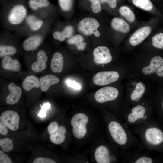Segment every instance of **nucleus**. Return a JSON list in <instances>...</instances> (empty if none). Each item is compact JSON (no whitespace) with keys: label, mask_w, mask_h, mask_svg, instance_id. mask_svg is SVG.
Masks as SVG:
<instances>
[{"label":"nucleus","mask_w":163,"mask_h":163,"mask_svg":"<svg viewBox=\"0 0 163 163\" xmlns=\"http://www.w3.org/2000/svg\"><path fill=\"white\" fill-rule=\"evenodd\" d=\"M159 117L160 119L163 120V98L162 103V112Z\"/></svg>","instance_id":"obj_45"},{"label":"nucleus","mask_w":163,"mask_h":163,"mask_svg":"<svg viewBox=\"0 0 163 163\" xmlns=\"http://www.w3.org/2000/svg\"><path fill=\"white\" fill-rule=\"evenodd\" d=\"M101 3H107L112 8H115L117 5V0H100Z\"/></svg>","instance_id":"obj_40"},{"label":"nucleus","mask_w":163,"mask_h":163,"mask_svg":"<svg viewBox=\"0 0 163 163\" xmlns=\"http://www.w3.org/2000/svg\"><path fill=\"white\" fill-rule=\"evenodd\" d=\"M1 19L8 30H17L23 23L28 14L25 0H13L2 4Z\"/></svg>","instance_id":"obj_2"},{"label":"nucleus","mask_w":163,"mask_h":163,"mask_svg":"<svg viewBox=\"0 0 163 163\" xmlns=\"http://www.w3.org/2000/svg\"><path fill=\"white\" fill-rule=\"evenodd\" d=\"M0 120L11 130H16L19 127L20 117L18 114L14 110L4 112L0 117Z\"/></svg>","instance_id":"obj_10"},{"label":"nucleus","mask_w":163,"mask_h":163,"mask_svg":"<svg viewBox=\"0 0 163 163\" xmlns=\"http://www.w3.org/2000/svg\"><path fill=\"white\" fill-rule=\"evenodd\" d=\"M58 126V123L56 122L53 121L50 123L47 127V130L49 134L56 131Z\"/></svg>","instance_id":"obj_38"},{"label":"nucleus","mask_w":163,"mask_h":163,"mask_svg":"<svg viewBox=\"0 0 163 163\" xmlns=\"http://www.w3.org/2000/svg\"><path fill=\"white\" fill-rule=\"evenodd\" d=\"M157 75L160 77H163V62L156 72Z\"/></svg>","instance_id":"obj_42"},{"label":"nucleus","mask_w":163,"mask_h":163,"mask_svg":"<svg viewBox=\"0 0 163 163\" xmlns=\"http://www.w3.org/2000/svg\"><path fill=\"white\" fill-rule=\"evenodd\" d=\"M33 163H56V161L52 159L43 157L36 158L33 161Z\"/></svg>","instance_id":"obj_36"},{"label":"nucleus","mask_w":163,"mask_h":163,"mask_svg":"<svg viewBox=\"0 0 163 163\" xmlns=\"http://www.w3.org/2000/svg\"><path fill=\"white\" fill-rule=\"evenodd\" d=\"M46 110L41 109L38 114V116L42 118L45 117L46 114Z\"/></svg>","instance_id":"obj_43"},{"label":"nucleus","mask_w":163,"mask_h":163,"mask_svg":"<svg viewBox=\"0 0 163 163\" xmlns=\"http://www.w3.org/2000/svg\"><path fill=\"white\" fill-rule=\"evenodd\" d=\"M8 89L10 93L6 98V102L9 105L14 104L19 101L22 94V89L13 82L9 84Z\"/></svg>","instance_id":"obj_15"},{"label":"nucleus","mask_w":163,"mask_h":163,"mask_svg":"<svg viewBox=\"0 0 163 163\" xmlns=\"http://www.w3.org/2000/svg\"><path fill=\"white\" fill-rule=\"evenodd\" d=\"M41 107V109L46 110L47 109H48L50 108V104L49 103H46L44 104Z\"/></svg>","instance_id":"obj_44"},{"label":"nucleus","mask_w":163,"mask_h":163,"mask_svg":"<svg viewBox=\"0 0 163 163\" xmlns=\"http://www.w3.org/2000/svg\"><path fill=\"white\" fill-rule=\"evenodd\" d=\"M73 0H58V5L61 10L64 12H69L72 9Z\"/></svg>","instance_id":"obj_32"},{"label":"nucleus","mask_w":163,"mask_h":163,"mask_svg":"<svg viewBox=\"0 0 163 163\" xmlns=\"http://www.w3.org/2000/svg\"><path fill=\"white\" fill-rule=\"evenodd\" d=\"M120 14L124 17L126 20L130 22H133L135 20V16L132 11L128 7L122 6L119 9Z\"/></svg>","instance_id":"obj_29"},{"label":"nucleus","mask_w":163,"mask_h":163,"mask_svg":"<svg viewBox=\"0 0 163 163\" xmlns=\"http://www.w3.org/2000/svg\"><path fill=\"white\" fill-rule=\"evenodd\" d=\"M84 41V37L82 35L77 34L67 39V43L70 45H75L78 50L82 51L86 45V43Z\"/></svg>","instance_id":"obj_26"},{"label":"nucleus","mask_w":163,"mask_h":163,"mask_svg":"<svg viewBox=\"0 0 163 163\" xmlns=\"http://www.w3.org/2000/svg\"><path fill=\"white\" fill-rule=\"evenodd\" d=\"M28 14L22 24L17 30L21 36H29L36 33L44 26L46 19H43L32 13Z\"/></svg>","instance_id":"obj_5"},{"label":"nucleus","mask_w":163,"mask_h":163,"mask_svg":"<svg viewBox=\"0 0 163 163\" xmlns=\"http://www.w3.org/2000/svg\"><path fill=\"white\" fill-rule=\"evenodd\" d=\"M64 64V57L59 52H56L53 55L50 62V68L54 72L59 73L63 70Z\"/></svg>","instance_id":"obj_18"},{"label":"nucleus","mask_w":163,"mask_h":163,"mask_svg":"<svg viewBox=\"0 0 163 163\" xmlns=\"http://www.w3.org/2000/svg\"><path fill=\"white\" fill-rule=\"evenodd\" d=\"M22 86L26 91H30L34 87L39 88L40 87V80L35 76H28L22 82Z\"/></svg>","instance_id":"obj_24"},{"label":"nucleus","mask_w":163,"mask_h":163,"mask_svg":"<svg viewBox=\"0 0 163 163\" xmlns=\"http://www.w3.org/2000/svg\"><path fill=\"white\" fill-rule=\"evenodd\" d=\"M94 60L97 64H106L109 63L112 60V56L109 49L104 46L95 48L93 51Z\"/></svg>","instance_id":"obj_12"},{"label":"nucleus","mask_w":163,"mask_h":163,"mask_svg":"<svg viewBox=\"0 0 163 163\" xmlns=\"http://www.w3.org/2000/svg\"><path fill=\"white\" fill-rule=\"evenodd\" d=\"M1 64L3 68L6 70L18 72L20 70L21 65L19 61L16 59H13L11 56L3 57Z\"/></svg>","instance_id":"obj_20"},{"label":"nucleus","mask_w":163,"mask_h":163,"mask_svg":"<svg viewBox=\"0 0 163 163\" xmlns=\"http://www.w3.org/2000/svg\"><path fill=\"white\" fill-rule=\"evenodd\" d=\"M100 26V24L96 19L92 17H86L79 22L77 28L80 33L85 36H89L93 35L98 38L101 35L98 30Z\"/></svg>","instance_id":"obj_6"},{"label":"nucleus","mask_w":163,"mask_h":163,"mask_svg":"<svg viewBox=\"0 0 163 163\" xmlns=\"http://www.w3.org/2000/svg\"><path fill=\"white\" fill-rule=\"evenodd\" d=\"M12 0H0V2L1 4H2L8 2Z\"/></svg>","instance_id":"obj_46"},{"label":"nucleus","mask_w":163,"mask_h":163,"mask_svg":"<svg viewBox=\"0 0 163 163\" xmlns=\"http://www.w3.org/2000/svg\"><path fill=\"white\" fill-rule=\"evenodd\" d=\"M74 31L73 27L71 25H67L62 30H55L52 34L53 38L60 42H63L73 36Z\"/></svg>","instance_id":"obj_17"},{"label":"nucleus","mask_w":163,"mask_h":163,"mask_svg":"<svg viewBox=\"0 0 163 163\" xmlns=\"http://www.w3.org/2000/svg\"><path fill=\"white\" fill-rule=\"evenodd\" d=\"M119 77V74L116 71L101 72L94 75L93 82L96 85L104 86L116 82Z\"/></svg>","instance_id":"obj_9"},{"label":"nucleus","mask_w":163,"mask_h":163,"mask_svg":"<svg viewBox=\"0 0 163 163\" xmlns=\"http://www.w3.org/2000/svg\"><path fill=\"white\" fill-rule=\"evenodd\" d=\"M66 130L63 126H59L57 130L50 134V140L55 144H59L62 143L65 139V133Z\"/></svg>","instance_id":"obj_23"},{"label":"nucleus","mask_w":163,"mask_h":163,"mask_svg":"<svg viewBox=\"0 0 163 163\" xmlns=\"http://www.w3.org/2000/svg\"><path fill=\"white\" fill-rule=\"evenodd\" d=\"M7 127L1 121H0V134L1 135L5 136L8 133Z\"/></svg>","instance_id":"obj_41"},{"label":"nucleus","mask_w":163,"mask_h":163,"mask_svg":"<svg viewBox=\"0 0 163 163\" xmlns=\"http://www.w3.org/2000/svg\"><path fill=\"white\" fill-rule=\"evenodd\" d=\"M28 7L37 15L44 11L50 12L51 5L49 0H28Z\"/></svg>","instance_id":"obj_13"},{"label":"nucleus","mask_w":163,"mask_h":163,"mask_svg":"<svg viewBox=\"0 0 163 163\" xmlns=\"http://www.w3.org/2000/svg\"><path fill=\"white\" fill-rule=\"evenodd\" d=\"M48 57L46 52L43 50H39L37 55V61L31 65V69L34 72L39 73L45 70L46 67V62Z\"/></svg>","instance_id":"obj_16"},{"label":"nucleus","mask_w":163,"mask_h":163,"mask_svg":"<svg viewBox=\"0 0 163 163\" xmlns=\"http://www.w3.org/2000/svg\"><path fill=\"white\" fill-rule=\"evenodd\" d=\"M163 62V59L160 56H155L152 58L150 64L143 68L142 72L145 75L151 74L158 70Z\"/></svg>","instance_id":"obj_21"},{"label":"nucleus","mask_w":163,"mask_h":163,"mask_svg":"<svg viewBox=\"0 0 163 163\" xmlns=\"http://www.w3.org/2000/svg\"><path fill=\"white\" fill-rule=\"evenodd\" d=\"M145 90V84L142 82L137 83L135 89L130 96V100L133 103H136L140 100Z\"/></svg>","instance_id":"obj_25"},{"label":"nucleus","mask_w":163,"mask_h":163,"mask_svg":"<svg viewBox=\"0 0 163 163\" xmlns=\"http://www.w3.org/2000/svg\"><path fill=\"white\" fill-rule=\"evenodd\" d=\"M13 140L9 138L6 137L0 139V146L2 150L5 152H9L13 149L14 145Z\"/></svg>","instance_id":"obj_31"},{"label":"nucleus","mask_w":163,"mask_h":163,"mask_svg":"<svg viewBox=\"0 0 163 163\" xmlns=\"http://www.w3.org/2000/svg\"><path fill=\"white\" fill-rule=\"evenodd\" d=\"M132 149L123 152L124 161L130 163H153L155 159L146 153L141 152L139 150Z\"/></svg>","instance_id":"obj_7"},{"label":"nucleus","mask_w":163,"mask_h":163,"mask_svg":"<svg viewBox=\"0 0 163 163\" xmlns=\"http://www.w3.org/2000/svg\"><path fill=\"white\" fill-rule=\"evenodd\" d=\"M110 24L114 30L123 33H127L130 30L129 24L123 19L118 18H113L111 21Z\"/></svg>","instance_id":"obj_22"},{"label":"nucleus","mask_w":163,"mask_h":163,"mask_svg":"<svg viewBox=\"0 0 163 163\" xmlns=\"http://www.w3.org/2000/svg\"><path fill=\"white\" fill-rule=\"evenodd\" d=\"M0 163H12V161L10 158L4 152L0 150Z\"/></svg>","instance_id":"obj_37"},{"label":"nucleus","mask_w":163,"mask_h":163,"mask_svg":"<svg viewBox=\"0 0 163 163\" xmlns=\"http://www.w3.org/2000/svg\"><path fill=\"white\" fill-rule=\"evenodd\" d=\"M95 158L97 163L114 162L117 160L115 155L111 154L108 147L104 145L100 146L96 149Z\"/></svg>","instance_id":"obj_11"},{"label":"nucleus","mask_w":163,"mask_h":163,"mask_svg":"<svg viewBox=\"0 0 163 163\" xmlns=\"http://www.w3.org/2000/svg\"><path fill=\"white\" fill-rule=\"evenodd\" d=\"M17 49L13 45L6 44H1L0 45V57L11 56L15 54Z\"/></svg>","instance_id":"obj_28"},{"label":"nucleus","mask_w":163,"mask_h":163,"mask_svg":"<svg viewBox=\"0 0 163 163\" xmlns=\"http://www.w3.org/2000/svg\"><path fill=\"white\" fill-rule=\"evenodd\" d=\"M130 130L139 137L147 150L163 152V131L152 118L143 124L131 126Z\"/></svg>","instance_id":"obj_1"},{"label":"nucleus","mask_w":163,"mask_h":163,"mask_svg":"<svg viewBox=\"0 0 163 163\" xmlns=\"http://www.w3.org/2000/svg\"><path fill=\"white\" fill-rule=\"evenodd\" d=\"M66 83L68 86L75 89L79 90L81 88V85L74 81L68 80Z\"/></svg>","instance_id":"obj_39"},{"label":"nucleus","mask_w":163,"mask_h":163,"mask_svg":"<svg viewBox=\"0 0 163 163\" xmlns=\"http://www.w3.org/2000/svg\"><path fill=\"white\" fill-rule=\"evenodd\" d=\"M132 1L136 6L145 11H150L153 7L150 0H132Z\"/></svg>","instance_id":"obj_30"},{"label":"nucleus","mask_w":163,"mask_h":163,"mask_svg":"<svg viewBox=\"0 0 163 163\" xmlns=\"http://www.w3.org/2000/svg\"><path fill=\"white\" fill-rule=\"evenodd\" d=\"M119 92L115 88L107 86L101 88L95 93V100L100 103H104L116 100L118 97Z\"/></svg>","instance_id":"obj_8"},{"label":"nucleus","mask_w":163,"mask_h":163,"mask_svg":"<svg viewBox=\"0 0 163 163\" xmlns=\"http://www.w3.org/2000/svg\"><path fill=\"white\" fill-rule=\"evenodd\" d=\"M59 81V78L51 74L42 76L40 79V89L43 92H46L51 86L58 83Z\"/></svg>","instance_id":"obj_19"},{"label":"nucleus","mask_w":163,"mask_h":163,"mask_svg":"<svg viewBox=\"0 0 163 163\" xmlns=\"http://www.w3.org/2000/svg\"><path fill=\"white\" fill-rule=\"evenodd\" d=\"M72 132L74 136L76 138L80 139L84 137L87 133L86 126H75L72 128Z\"/></svg>","instance_id":"obj_34"},{"label":"nucleus","mask_w":163,"mask_h":163,"mask_svg":"<svg viewBox=\"0 0 163 163\" xmlns=\"http://www.w3.org/2000/svg\"><path fill=\"white\" fill-rule=\"evenodd\" d=\"M152 45L155 47L160 49H163V33L158 34L152 39Z\"/></svg>","instance_id":"obj_33"},{"label":"nucleus","mask_w":163,"mask_h":163,"mask_svg":"<svg viewBox=\"0 0 163 163\" xmlns=\"http://www.w3.org/2000/svg\"><path fill=\"white\" fill-rule=\"evenodd\" d=\"M91 3V8L92 11L95 13H98L101 11L100 0H88Z\"/></svg>","instance_id":"obj_35"},{"label":"nucleus","mask_w":163,"mask_h":163,"mask_svg":"<svg viewBox=\"0 0 163 163\" xmlns=\"http://www.w3.org/2000/svg\"><path fill=\"white\" fill-rule=\"evenodd\" d=\"M153 113L144 103L134 106L122 113L123 120L129 126H136L145 123L150 120Z\"/></svg>","instance_id":"obj_3"},{"label":"nucleus","mask_w":163,"mask_h":163,"mask_svg":"<svg viewBox=\"0 0 163 163\" xmlns=\"http://www.w3.org/2000/svg\"><path fill=\"white\" fill-rule=\"evenodd\" d=\"M88 122L87 116L83 113H77L75 114L71 120V124L73 127L78 126H86Z\"/></svg>","instance_id":"obj_27"},{"label":"nucleus","mask_w":163,"mask_h":163,"mask_svg":"<svg viewBox=\"0 0 163 163\" xmlns=\"http://www.w3.org/2000/svg\"><path fill=\"white\" fill-rule=\"evenodd\" d=\"M152 30L149 26H145L136 30L131 36L129 40L130 44L137 46L141 43L149 35Z\"/></svg>","instance_id":"obj_14"},{"label":"nucleus","mask_w":163,"mask_h":163,"mask_svg":"<svg viewBox=\"0 0 163 163\" xmlns=\"http://www.w3.org/2000/svg\"><path fill=\"white\" fill-rule=\"evenodd\" d=\"M50 21L49 19H46L41 29L26 38L22 43V47L24 50L27 52L34 51L40 46L49 31Z\"/></svg>","instance_id":"obj_4"}]
</instances>
